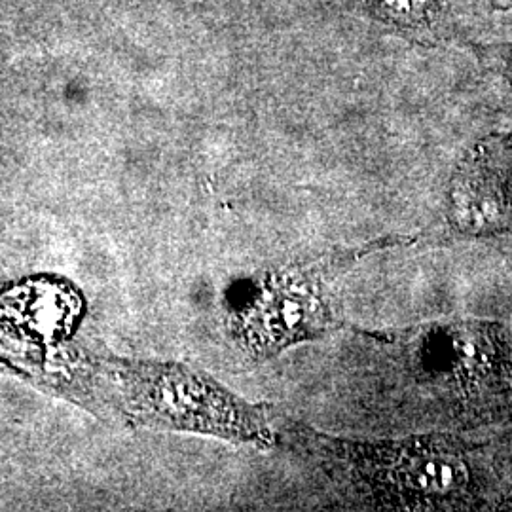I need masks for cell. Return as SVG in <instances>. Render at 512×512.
I'll list each match as a JSON object with an SVG mask.
<instances>
[{
    "instance_id": "cell-1",
    "label": "cell",
    "mask_w": 512,
    "mask_h": 512,
    "mask_svg": "<svg viewBox=\"0 0 512 512\" xmlns=\"http://www.w3.org/2000/svg\"><path fill=\"white\" fill-rule=\"evenodd\" d=\"M298 440L323 459L336 482L376 509L435 511L459 507L473 492V469L448 437L357 440L296 425Z\"/></svg>"
},
{
    "instance_id": "cell-2",
    "label": "cell",
    "mask_w": 512,
    "mask_h": 512,
    "mask_svg": "<svg viewBox=\"0 0 512 512\" xmlns=\"http://www.w3.org/2000/svg\"><path fill=\"white\" fill-rule=\"evenodd\" d=\"M414 241L410 236H389L256 275L247 283L234 315L239 342L264 361L321 340L342 325L334 298L336 279L365 256Z\"/></svg>"
},
{
    "instance_id": "cell-3",
    "label": "cell",
    "mask_w": 512,
    "mask_h": 512,
    "mask_svg": "<svg viewBox=\"0 0 512 512\" xmlns=\"http://www.w3.org/2000/svg\"><path fill=\"white\" fill-rule=\"evenodd\" d=\"M143 403L154 418L226 439L274 448L268 404H249L183 368H154L143 378Z\"/></svg>"
},
{
    "instance_id": "cell-4",
    "label": "cell",
    "mask_w": 512,
    "mask_h": 512,
    "mask_svg": "<svg viewBox=\"0 0 512 512\" xmlns=\"http://www.w3.org/2000/svg\"><path fill=\"white\" fill-rule=\"evenodd\" d=\"M448 220L465 236H490L512 220V150L486 141L467 154L450 184Z\"/></svg>"
},
{
    "instance_id": "cell-5",
    "label": "cell",
    "mask_w": 512,
    "mask_h": 512,
    "mask_svg": "<svg viewBox=\"0 0 512 512\" xmlns=\"http://www.w3.org/2000/svg\"><path fill=\"white\" fill-rule=\"evenodd\" d=\"M366 18L418 46H440L458 33V0H355Z\"/></svg>"
},
{
    "instance_id": "cell-6",
    "label": "cell",
    "mask_w": 512,
    "mask_h": 512,
    "mask_svg": "<svg viewBox=\"0 0 512 512\" xmlns=\"http://www.w3.org/2000/svg\"><path fill=\"white\" fill-rule=\"evenodd\" d=\"M480 57H482V61H490V65L512 88V42L511 44L486 46V48H482Z\"/></svg>"
}]
</instances>
